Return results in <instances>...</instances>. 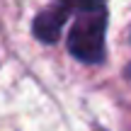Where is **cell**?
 <instances>
[{
  "instance_id": "cell-1",
  "label": "cell",
  "mask_w": 131,
  "mask_h": 131,
  "mask_svg": "<svg viewBox=\"0 0 131 131\" xmlns=\"http://www.w3.org/2000/svg\"><path fill=\"white\" fill-rule=\"evenodd\" d=\"M104 27H107V12L95 10L83 12V17L75 19V24L68 32V51L73 58L83 63H102L104 61Z\"/></svg>"
},
{
  "instance_id": "cell-2",
  "label": "cell",
  "mask_w": 131,
  "mask_h": 131,
  "mask_svg": "<svg viewBox=\"0 0 131 131\" xmlns=\"http://www.w3.org/2000/svg\"><path fill=\"white\" fill-rule=\"evenodd\" d=\"M63 24H66L63 15L58 12L56 7H51V10H46V12L37 15V19H34V37H37L39 41H44V44H53L61 37V27Z\"/></svg>"
},
{
  "instance_id": "cell-3",
  "label": "cell",
  "mask_w": 131,
  "mask_h": 131,
  "mask_svg": "<svg viewBox=\"0 0 131 131\" xmlns=\"http://www.w3.org/2000/svg\"><path fill=\"white\" fill-rule=\"evenodd\" d=\"M107 0H58L53 7L63 15V19H68L73 12H95V10H104Z\"/></svg>"
},
{
  "instance_id": "cell-4",
  "label": "cell",
  "mask_w": 131,
  "mask_h": 131,
  "mask_svg": "<svg viewBox=\"0 0 131 131\" xmlns=\"http://www.w3.org/2000/svg\"><path fill=\"white\" fill-rule=\"evenodd\" d=\"M126 75H129V78H131V66H129V70H126Z\"/></svg>"
}]
</instances>
